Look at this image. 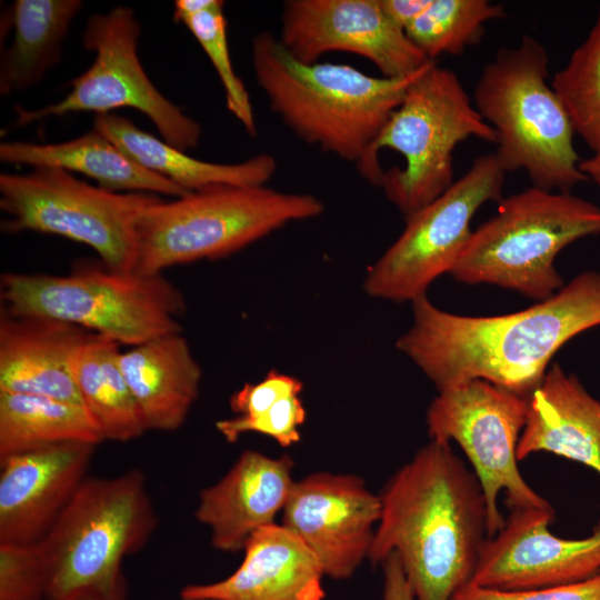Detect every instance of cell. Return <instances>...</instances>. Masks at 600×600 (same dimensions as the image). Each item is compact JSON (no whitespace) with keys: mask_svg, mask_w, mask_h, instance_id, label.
I'll list each match as a JSON object with an SVG mask.
<instances>
[{"mask_svg":"<svg viewBox=\"0 0 600 600\" xmlns=\"http://www.w3.org/2000/svg\"><path fill=\"white\" fill-rule=\"evenodd\" d=\"M92 129L144 169L188 192L214 186H266L277 170L276 159L268 153H259L239 163L196 159L138 128L130 119L112 112L94 116Z\"/></svg>","mask_w":600,"mask_h":600,"instance_id":"603a6c76","label":"cell"},{"mask_svg":"<svg viewBox=\"0 0 600 600\" xmlns=\"http://www.w3.org/2000/svg\"><path fill=\"white\" fill-rule=\"evenodd\" d=\"M1 311L68 322L134 347L182 332L181 291L162 273L118 272L81 262L66 276L7 272L1 277Z\"/></svg>","mask_w":600,"mask_h":600,"instance_id":"52a82bcc","label":"cell"},{"mask_svg":"<svg viewBox=\"0 0 600 600\" xmlns=\"http://www.w3.org/2000/svg\"><path fill=\"white\" fill-rule=\"evenodd\" d=\"M551 87L574 128L593 152L600 150V9L587 39L557 72Z\"/></svg>","mask_w":600,"mask_h":600,"instance_id":"f1b7e54d","label":"cell"},{"mask_svg":"<svg viewBox=\"0 0 600 600\" xmlns=\"http://www.w3.org/2000/svg\"><path fill=\"white\" fill-rule=\"evenodd\" d=\"M82 6L80 0H16L10 6L1 21V31H12L11 44L1 51V96L36 86L59 62Z\"/></svg>","mask_w":600,"mask_h":600,"instance_id":"d4e9b609","label":"cell"},{"mask_svg":"<svg viewBox=\"0 0 600 600\" xmlns=\"http://www.w3.org/2000/svg\"><path fill=\"white\" fill-rule=\"evenodd\" d=\"M600 234V207L570 192L531 187L499 201L497 214L472 231L450 272L544 301L564 287L554 268L572 242Z\"/></svg>","mask_w":600,"mask_h":600,"instance_id":"ba28073f","label":"cell"},{"mask_svg":"<svg viewBox=\"0 0 600 600\" xmlns=\"http://www.w3.org/2000/svg\"><path fill=\"white\" fill-rule=\"evenodd\" d=\"M580 171L600 188V150L579 163Z\"/></svg>","mask_w":600,"mask_h":600,"instance_id":"f35d334b","label":"cell"},{"mask_svg":"<svg viewBox=\"0 0 600 600\" xmlns=\"http://www.w3.org/2000/svg\"><path fill=\"white\" fill-rule=\"evenodd\" d=\"M223 6L190 16L181 21L212 63L222 84L226 106L246 132L257 136V123L249 92L231 61Z\"/></svg>","mask_w":600,"mask_h":600,"instance_id":"f546056e","label":"cell"},{"mask_svg":"<svg viewBox=\"0 0 600 600\" xmlns=\"http://www.w3.org/2000/svg\"><path fill=\"white\" fill-rule=\"evenodd\" d=\"M119 347L91 332L77 351L72 370L82 406L102 441L128 442L148 430L120 368Z\"/></svg>","mask_w":600,"mask_h":600,"instance_id":"484cf974","label":"cell"},{"mask_svg":"<svg viewBox=\"0 0 600 600\" xmlns=\"http://www.w3.org/2000/svg\"><path fill=\"white\" fill-rule=\"evenodd\" d=\"M224 4L221 0H177L174 1L173 19L181 22L196 13Z\"/></svg>","mask_w":600,"mask_h":600,"instance_id":"74e56055","label":"cell"},{"mask_svg":"<svg viewBox=\"0 0 600 600\" xmlns=\"http://www.w3.org/2000/svg\"><path fill=\"white\" fill-rule=\"evenodd\" d=\"M548 62L541 42L523 36L484 66L473 101L496 131L494 156L506 173L523 169L533 187L570 192L589 179L579 169L571 119L547 82Z\"/></svg>","mask_w":600,"mask_h":600,"instance_id":"277c9868","label":"cell"},{"mask_svg":"<svg viewBox=\"0 0 600 600\" xmlns=\"http://www.w3.org/2000/svg\"><path fill=\"white\" fill-rule=\"evenodd\" d=\"M90 333L60 320L1 311L0 391L82 406L72 363Z\"/></svg>","mask_w":600,"mask_h":600,"instance_id":"ffe728a7","label":"cell"},{"mask_svg":"<svg viewBox=\"0 0 600 600\" xmlns=\"http://www.w3.org/2000/svg\"><path fill=\"white\" fill-rule=\"evenodd\" d=\"M96 446L70 441L0 460V544L44 538L88 477Z\"/></svg>","mask_w":600,"mask_h":600,"instance_id":"e0dca14e","label":"cell"},{"mask_svg":"<svg viewBox=\"0 0 600 600\" xmlns=\"http://www.w3.org/2000/svg\"><path fill=\"white\" fill-rule=\"evenodd\" d=\"M380 517V496L362 478L319 471L294 482L281 524L307 544L327 577L346 580L368 559Z\"/></svg>","mask_w":600,"mask_h":600,"instance_id":"9a60e30c","label":"cell"},{"mask_svg":"<svg viewBox=\"0 0 600 600\" xmlns=\"http://www.w3.org/2000/svg\"><path fill=\"white\" fill-rule=\"evenodd\" d=\"M307 411L298 396H290L254 417L234 416L216 422L219 433L229 443L237 442L243 434L259 433L272 438L283 448L301 440L300 428Z\"/></svg>","mask_w":600,"mask_h":600,"instance_id":"4dcf8cb0","label":"cell"},{"mask_svg":"<svg viewBox=\"0 0 600 600\" xmlns=\"http://www.w3.org/2000/svg\"><path fill=\"white\" fill-rule=\"evenodd\" d=\"M528 414V399L484 380L439 391L427 411L431 441H454L478 478L487 504L488 538L503 527L498 497L506 492L511 509L552 508L519 471L517 446Z\"/></svg>","mask_w":600,"mask_h":600,"instance_id":"7c38bea8","label":"cell"},{"mask_svg":"<svg viewBox=\"0 0 600 600\" xmlns=\"http://www.w3.org/2000/svg\"><path fill=\"white\" fill-rule=\"evenodd\" d=\"M411 303L412 326L396 346L438 391L484 380L529 399L556 352L600 326V272L584 271L551 298L503 316L449 313L427 296Z\"/></svg>","mask_w":600,"mask_h":600,"instance_id":"6da1fadb","label":"cell"},{"mask_svg":"<svg viewBox=\"0 0 600 600\" xmlns=\"http://www.w3.org/2000/svg\"><path fill=\"white\" fill-rule=\"evenodd\" d=\"M48 587L38 544H0V600H48Z\"/></svg>","mask_w":600,"mask_h":600,"instance_id":"1f68e13d","label":"cell"},{"mask_svg":"<svg viewBox=\"0 0 600 600\" xmlns=\"http://www.w3.org/2000/svg\"><path fill=\"white\" fill-rule=\"evenodd\" d=\"M510 511L502 529L486 540L471 583L519 591L574 583L600 572V519L589 537L563 539L549 530L552 508Z\"/></svg>","mask_w":600,"mask_h":600,"instance_id":"2e32d148","label":"cell"},{"mask_svg":"<svg viewBox=\"0 0 600 600\" xmlns=\"http://www.w3.org/2000/svg\"><path fill=\"white\" fill-rule=\"evenodd\" d=\"M127 587H86L77 589L58 600H126Z\"/></svg>","mask_w":600,"mask_h":600,"instance_id":"8d00e7d4","label":"cell"},{"mask_svg":"<svg viewBox=\"0 0 600 600\" xmlns=\"http://www.w3.org/2000/svg\"><path fill=\"white\" fill-rule=\"evenodd\" d=\"M279 40L297 60L318 62L332 51L371 61L386 78H404L428 59L382 10L379 0H288Z\"/></svg>","mask_w":600,"mask_h":600,"instance_id":"5bb4252c","label":"cell"},{"mask_svg":"<svg viewBox=\"0 0 600 600\" xmlns=\"http://www.w3.org/2000/svg\"><path fill=\"white\" fill-rule=\"evenodd\" d=\"M309 193L267 186H214L148 206L137 222L134 272L162 273L167 268L227 257L289 222L323 212Z\"/></svg>","mask_w":600,"mask_h":600,"instance_id":"8992f818","label":"cell"},{"mask_svg":"<svg viewBox=\"0 0 600 600\" xmlns=\"http://www.w3.org/2000/svg\"><path fill=\"white\" fill-rule=\"evenodd\" d=\"M506 17L502 4L488 0H431L428 9L404 31L428 58L460 54L480 42L484 23Z\"/></svg>","mask_w":600,"mask_h":600,"instance_id":"83f0119b","label":"cell"},{"mask_svg":"<svg viewBox=\"0 0 600 600\" xmlns=\"http://www.w3.org/2000/svg\"><path fill=\"white\" fill-rule=\"evenodd\" d=\"M383 600H416L402 566L394 553L382 563Z\"/></svg>","mask_w":600,"mask_h":600,"instance_id":"e575fe53","label":"cell"},{"mask_svg":"<svg viewBox=\"0 0 600 600\" xmlns=\"http://www.w3.org/2000/svg\"><path fill=\"white\" fill-rule=\"evenodd\" d=\"M140 34V22L131 8L118 6L90 16L82 44L94 53L91 66L71 81V90L60 101L34 110L18 108L16 126L74 112L106 114L130 107L148 117L170 146L182 151L196 148L201 126L149 79L138 56Z\"/></svg>","mask_w":600,"mask_h":600,"instance_id":"8fae6325","label":"cell"},{"mask_svg":"<svg viewBox=\"0 0 600 600\" xmlns=\"http://www.w3.org/2000/svg\"><path fill=\"white\" fill-rule=\"evenodd\" d=\"M390 20L407 30L430 6L431 0H379Z\"/></svg>","mask_w":600,"mask_h":600,"instance_id":"d590c367","label":"cell"},{"mask_svg":"<svg viewBox=\"0 0 600 600\" xmlns=\"http://www.w3.org/2000/svg\"><path fill=\"white\" fill-rule=\"evenodd\" d=\"M251 61L271 110L297 137L354 162L379 186L372 146L410 84L434 60L404 78L373 77L344 63L299 61L276 34L260 31L251 41Z\"/></svg>","mask_w":600,"mask_h":600,"instance_id":"3957f363","label":"cell"},{"mask_svg":"<svg viewBox=\"0 0 600 600\" xmlns=\"http://www.w3.org/2000/svg\"><path fill=\"white\" fill-rule=\"evenodd\" d=\"M120 368L148 431H176L196 402L202 370L182 332L121 352Z\"/></svg>","mask_w":600,"mask_h":600,"instance_id":"7402d4cb","label":"cell"},{"mask_svg":"<svg viewBox=\"0 0 600 600\" xmlns=\"http://www.w3.org/2000/svg\"><path fill=\"white\" fill-rule=\"evenodd\" d=\"M160 198L143 192H114L89 184L53 167L27 173L1 172L0 209L6 232L56 234L92 248L101 263L132 272L137 259V222Z\"/></svg>","mask_w":600,"mask_h":600,"instance_id":"30bf717a","label":"cell"},{"mask_svg":"<svg viewBox=\"0 0 600 600\" xmlns=\"http://www.w3.org/2000/svg\"><path fill=\"white\" fill-rule=\"evenodd\" d=\"M70 441L102 442L82 406L43 396L0 391V460Z\"/></svg>","mask_w":600,"mask_h":600,"instance_id":"4316f807","label":"cell"},{"mask_svg":"<svg viewBox=\"0 0 600 600\" xmlns=\"http://www.w3.org/2000/svg\"><path fill=\"white\" fill-rule=\"evenodd\" d=\"M504 177L494 153L477 157L448 190L406 218L399 238L369 268L364 291L396 302L426 296L428 287L458 262L474 213L483 203L502 199Z\"/></svg>","mask_w":600,"mask_h":600,"instance_id":"4fadbf2b","label":"cell"},{"mask_svg":"<svg viewBox=\"0 0 600 600\" xmlns=\"http://www.w3.org/2000/svg\"><path fill=\"white\" fill-rule=\"evenodd\" d=\"M243 559L227 578L189 584L181 600H323V569L307 544L283 524L251 536Z\"/></svg>","mask_w":600,"mask_h":600,"instance_id":"d6986e66","label":"cell"},{"mask_svg":"<svg viewBox=\"0 0 600 600\" xmlns=\"http://www.w3.org/2000/svg\"><path fill=\"white\" fill-rule=\"evenodd\" d=\"M368 559L394 553L416 600H451L471 582L488 539L474 472L449 443L430 441L388 481Z\"/></svg>","mask_w":600,"mask_h":600,"instance_id":"7a4b0ae2","label":"cell"},{"mask_svg":"<svg viewBox=\"0 0 600 600\" xmlns=\"http://www.w3.org/2000/svg\"><path fill=\"white\" fill-rule=\"evenodd\" d=\"M537 452L563 457L600 474V401L558 364L528 399L517 458Z\"/></svg>","mask_w":600,"mask_h":600,"instance_id":"44dd1931","label":"cell"},{"mask_svg":"<svg viewBox=\"0 0 600 600\" xmlns=\"http://www.w3.org/2000/svg\"><path fill=\"white\" fill-rule=\"evenodd\" d=\"M471 137L497 142L457 74L432 61L410 84L370 153L379 186L404 218L451 187L453 151Z\"/></svg>","mask_w":600,"mask_h":600,"instance_id":"5b68a950","label":"cell"},{"mask_svg":"<svg viewBox=\"0 0 600 600\" xmlns=\"http://www.w3.org/2000/svg\"><path fill=\"white\" fill-rule=\"evenodd\" d=\"M293 466L288 454L244 450L219 481L200 491L194 517L210 530L216 550L242 551L253 533L276 523L296 482Z\"/></svg>","mask_w":600,"mask_h":600,"instance_id":"ac0fdd59","label":"cell"},{"mask_svg":"<svg viewBox=\"0 0 600 600\" xmlns=\"http://www.w3.org/2000/svg\"><path fill=\"white\" fill-rule=\"evenodd\" d=\"M302 389L298 378L271 370L261 381L246 383L236 391L230 408L234 416L254 417L287 397L300 394Z\"/></svg>","mask_w":600,"mask_h":600,"instance_id":"836d02e7","label":"cell"},{"mask_svg":"<svg viewBox=\"0 0 600 600\" xmlns=\"http://www.w3.org/2000/svg\"><path fill=\"white\" fill-rule=\"evenodd\" d=\"M158 523L139 469L87 477L37 543L49 574L48 600L86 587H127L122 561L147 544Z\"/></svg>","mask_w":600,"mask_h":600,"instance_id":"9c48e42d","label":"cell"},{"mask_svg":"<svg viewBox=\"0 0 600 600\" xmlns=\"http://www.w3.org/2000/svg\"><path fill=\"white\" fill-rule=\"evenodd\" d=\"M0 160L14 166L53 167L82 173L96 180L98 187L114 192L161 193L173 198L189 193L138 164L94 129L59 143L1 142Z\"/></svg>","mask_w":600,"mask_h":600,"instance_id":"cb8c5ba5","label":"cell"},{"mask_svg":"<svg viewBox=\"0 0 600 600\" xmlns=\"http://www.w3.org/2000/svg\"><path fill=\"white\" fill-rule=\"evenodd\" d=\"M451 600H600V572L574 583L519 591L487 589L470 582Z\"/></svg>","mask_w":600,"mask_h":600,"instance_id":"d6a6232c","label":"cell"}]
</instances>
